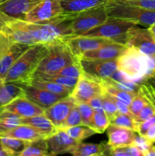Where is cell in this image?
<instances>
[{
	"mask_svg": "<svg viewBox=\"0 0 155 156\" xmlns=\"http://www.w3.org/2000/svg\"><path fill=\"white\" fill-rule=\"evenodd\" d=\"M117 69L139 84L155 80V59L133 47H128L117 58Z\"/></svg>",
	"mask_w": 155,
	"mask_h": 156,
	"instance_id": "cell-1",
	"label": "cell"
},
{
	"mask_svg": "<svg viewBox=\"0 0 155 156\" xmlns=\"http://www.w3.org/2000/svg\"><path fill=\"white\" fill-rule=\"evenodd\" d=\"M48 50L49 43L30 45L9 69L4 83H27L36 73L40 62L45 57Z\"/></svg>",
	"mask_w": 155,
	"mask_h": 156,
	"instance_id": "cell-2",
	"label": "cell"
},
{
	"mask_svg": "<svg viewBox=\"0 0 155 156\" xmlns=\"http://www.w3.org/2000/svg\"><path fill=\"white\" fill-rule=\"evenodd\" d=\"M78 61L62 39L49 43V50L35 73L55 74L63 67ZM34 73V74H35Z\"/></svg>",
	"mask_w": 155,
	"mask_h": 156,
	"instance_id": "cell-3",
	"label": "cell"
},
{
	"mask_svg": "<svg viewBox=\"0 0 155 156\" xmlns=\"http://www.w3.org/2000/svg\"><path fill=\"white\" fill-rule=\"evenodd\" d=\"M108 17L132 21L138 25L149 27L155 24V12L138 6L111 0L105 4Z\"/></svg>",
	"mask_w": 155,
	"mask_h": 156,
	"instance_id": "cell-4",
	"label": "cell"
},
{
	"mask_svg": "<svg viewBox=\"0 0 155 156\" xmlns=\"http://www.w3.org/2000/svg\"><path fill=\"white\" fill-rule=\"evenodd\" d=\"M137 25L138 24L127 20L108 17L106 21L103 24L78 36L106 38L112 40L115 43L126 45L128 31Z\"/></svg>",
	"mask_w": 155,
	"mask_h": 156,
	"instance_id": "cell-5",
	"label": "cell"
},
{
	"mask_svg": "<svg viewBox=\"0 0 155 156\" xmlns=\"http://www.w3.org/2000/svg\"><path fill=\"white\" fill-rule=\"evenodd\" d=\"M107 18L108 15L105 5L77 14L69 21L65 37L81 34L84 32L103 24Z\"/></svg>",
	"mask_w": 155,
	"mask_h": 156,
	"instance_id": "cell-6",
	"label": "cell"
},
{
	"mask_svg": "<svg viewBox=\"0 0 155 156\" xmlns=\"http://www.w3.org/2000/svg\"><path fill=\"white\" fill-rule=\"evenodd\" d=\"M0 35L12 43L33 44H37L27 27V21L9 16L0 12Z\"/></svg>",
	"mask_w": 155,
	"mask_h": 156,
	"instance_id": "cell-7",
	"label": "cell"
},
{
	"mask_svg": "<svg viewBox=\"0 0 155 156\" xmlns=\"http://www.w3.org/2000/svg\"><path fill=\"white\" fill-rule=\"evenodd\" d=\"M63 14L61 0H42L25 15L24 20L31 23H50Z\"/></svg>",
	"mask_w": 155,
	"mask_h": 156,
	"instance_id": "cell-8",
	"label": "cell"
},
{
	"mask_svg": "<svg viewBox=\"0 0 155 156\" xmlns=\"http://www.w3.org/2000/svg\"><path fill=\"white\" fill-rule=\"evenodd\" d=\"M126 45L135 47L155 59V40L148 27L141 28L137 25L130 29L127 33Z\"/></svg>",
	"mask_w": 155,
	"mask_h": 156,
	"instance_id": "cell-9",
	"label": "cell"
},
{
	"mask_svg": "<svg viewBox=\"0 0 155 156\" xmlns=\"http://www.w3.org/2000/svg\"><path fill=\"white\" fill-rule=\"evenodd\" d=\"M103 93V88L100 82L83 73L70 95L76 103H88L90 99Z\"/></svg>",
	"mask_w": 155,
	"mask_h": 156,
	"instance_id": "cell-10",
	"label": "cell"
},
{
	"mask_svg": "<svg viewBox=\"0 0 155 156\" xmlns=\"http://www.w3.org/2000/svg\"><path fill=\"white\" fill-rule=\"evenodd\" d=\"M75 58L89 50H95L106 44L114 42L110 39L86 36H66L62 38Z\"/></svg>",
	"mask_w": 155,
	"mask_h": 156,
	"instance_id": "cell-11",
	"label": "cell"
},
{
	"mask_svg": "<svg viewBox=\"0 0 155 156\" xmlns=\"http://www.w3.org/2000/svg\"><path fill=\"white\" fill-rule=\"evenodd\" d=\"M85 74L95 79H108L117 69V59H78Z\"/></svg>",
	"mask_w": 155,
	"mask_h": 156,
	"instance_id": "cell-12",
	"label": "cell"
},
{
	"mask_svg": "<svg viewBox=\"0 0 155 156\" xmlns=\"http://www.w3.org/2000/svg\"><path fill=\"white\" fill-rule=\"evenodd\" d=\"M0 111L12 113L24 118L43 114L44 109L28 98L24 93L7 105L0 108Z\"/></svg>",
	"mask_w": 155,
	"mask_h": 156,
	"instance_id": "cell-13",
	"label": "cell"
},
{
	"mask_svg": "<svg viewBox=\"0 0 155 156\" xmlns=\"http://www.w3.org/2000/svg\"><path fill=\"white\" fill-rule=\"evenodd\" d=\"M50 155L71 153L81 142L70 136L65 130L59 129L56 133L46 138Z\"/></svg>",
	"mask_w": 155,
	"mask_h": 156,
	"instance_id": "cell-14",
	"label": "cell"
},
{
	"mask_svg": "<svg viewBox=\"0 0 155 156\" xmlns=\"http://www.w3.org/2000/svg\"><path fill=\"white\" fill-rule=\"evenodd\" d=\"M30 46L19 43H11L7 47L0 51V80L4 82L9 69Z\"/></svg>",
	"mask_w": 155,
	"mask_h": 156,
	"instance_id": "cell-15",
	"label": "cell"
},
{
	"mask_svg": "<svg viewBox=\"0 0 155 156\" xmlns=\"http://www.w3.org/2000/svg\"><path fill=\"white\" fill-rule=\"evenodd\" d=\"M76 105L77 103L74 99L69 94L44 110V114L59 129L70 111Z\"/></svg>",
	"mask_w": 155,
	"mask_h": 156,
	"instance_id": "cell-16",
	"label": "cell"
},
{
	"mask_svg": "<svg viewBox=\"0 0 155 156\" xmlns=\"http://www.w3.org/2000/svg\"><path fill=\"white\" fill-rule=\"evenodd\" d=\"M23 88L24 93L28 98L43 108L44 110L48 108L56 101L66 96L59 95L55 93L50 92L46 90L38 88L31 85L25 83H17Z\"/></svg>",
	"mask_w": 155,
	"mask_h": 156,
	"instance_id": "cell-17",
	"label": "cell"
},
{
	"mask_svg": "<svg viewBox=\"0 0 155 156\" xmlns=\"http://www.w3.org/2000/svg\"><path fill=\"white\" fill-rule=\"evenodd\" d=\"M127 47L125 44L115 42L109 43L95 50L85 52L78 59H115L124 53Z\"/></svg>",
	"mask_w": 155,
	"mask_h": 156,
	"instance_id": "cell-18",
	"label": "cell"
},
{
	"mask_svg": "<svg viewBox=\"0 0 155 156\" xmlns=\"http://www.w3.org/2000/svg\"><path fill=\"white\" fill-rule=\"evenodd\" d=\"M106 130L109 138L107 144L112 148L132 145L136 136V132L132 129L112 124H109Z\"/></svg>",
	"mask_w": 155,
	"mask_h": 156,
	"instance_id": "cell-19",
	"label": "cell"
},
{
	"mask_svg": "<svg viewBox=\"0 0 155 156\" xmlns=\"http://www.w3.org/2000/svg\"><path fill=\"white\" fill-rule=\"evenodd\" d=\"M42 0H9L0 5V12L9 16L24 19L25 15Z\"/></svg>",
	"mask_w": 155,
	"mask_h": 156,
	"instance_id": "cell-20",
	"label": "cell"
},
{
	"mask_svg": "<svg viewBox=\"0 0 155 156\" xmlns=\"http://www.w3.org/2000/svg\"><path fill=\"white\" fill-rule=\"evenodd\" d=\"M111 0H61L63 14L77 15L84 11L103 5Z\"/></svg>",
	"mask_w": 155,
	"mask_h": 156,
	"instance_id": "cell-21",
	"label": "cell"
},
{
	"mask_svg": "<svg viewBox=\"0 0 155 156\" xmlns=\"http://www.w3.org/2000/svg\"><path fill=\"white\" fill-rule=\"evenodd\" d=\"M21 123L30 125L42 133L46 138L56 133L58 128L52 123L51 120L43 114L21 119Z\"/></svg>",
	"mask_w": 155,
	"mask_h": 156,
	"instance_id": "cell-22",
	"label": "cell"
},
{
	"mask_svg": "<svg viewBox=\"0 0 155 156\" xmlns=\"http://www.w3.org/2000/svg\"><path fill=\"white\" fill-rule=\"evenodd\" d=\"M1 137H12L27 142H31L40 138H46L38 129H35L30 125L24 124V123H21L16 127L13 128L9 132L3 134Z\"/></svg>",
	"mask_w": 155,
	"mask_h": 156,
	"instance_id": "cell-23",
	"label": "cell"
},
{
	"mask_svg": "<svg viewBox=\"0 0 155 156\" xmlns=\"http://www.w3.org/2000/svg\"><path fill=\"white\" fill-rule=\"evenodd\" d=\"M108 144L79 143L70 154L74 156H100L108 155Z\"/></svg>",
	"mask_w": 155,
	"mask_h": 156,
	"instance_id": "cell-24",
	"label": "cell"
},
{
	"mask_svg": "<svg viewBox=\"0 0 155 156\" xmlns=\"http://www.w3.org/2000/svg\"><path fill=\"white\" fill-rule=\"evenodd\" d=\"M25 84H29V85H31L38 88L46 90V91H50V92L55 93V94L62 96L69 95V94H71V91H72V90L69 89V88H67L60 85H58L55 82L44 80V79L36 77L35 76H33L31 79L27 83Z\"/></svg>",
	"mask_w": 155,
	"mask_h": 156,
	"instance_id": "cell-25",
	"label": "cell"
},
{
	"mask_svg": "<svg viewBox=\"0 0 155 156\" xmlns=\"http://www.w3.org/2000/svg\"><path fill=\"white\" fill-rule=\"evenodd\" d=\"M24 94V90L15 82L2 83L0 85V108Z\"/></svg>",
	"mask_w": 155,
	"mask_h": 156,
	"instance_id": "cell-26",
	"label": "cell"
},
{
	"mask_svg": "<svg viewBox=\"0 0 155 156\" xmlns=\"http://www.w3.org/2000/svg\"><path fill=\"white\" fill-rule=\"evenodd\" d=\"M50 155L46 138H40L28 142L27 146L20 156H48Z\"/></svg>",
	"mask_w": 155,
	"mask_h": 156,
	"instance_id": "cell-27",
	"label": "cell"
},
{
	"mask_svg": "<svg viewBox=\"0 0 155 156\" xmlns=\"http://www.w3.org/2000/svg\"><path fill=\"white\" fill-rule=\"evenodd\" d=\"M94 79H95V78H94ZM97 79L100 82V83L101 84L102 87H103V91H106V93H108V94H110V95L116 98L117 99L120 100L121 101L124 102V103L126 104L128 106L130 105L132 99L134 98V97H135L137 94V93L129 92V91H123V90L119 89V88L109 85V84L108 83V82H106L104 79Z\"/></svg>",
	"mask_w": 155,
	"mask_h": 156,
	"instance_id": "cell-28",
	"label": "cell"
},
{
	"mask_svg": "<svg viewBox=\"0 0 155 156\" xmlns=\"http://www.w3.org/2000/svg\"><path fill=\"white\" fill-rule=\"evenodd\" d=\"M33 76L44 79V80L55 82V83L58 84V85H60L62 86L65 87V88H69L71 90L74 89L78 81V79H76V78L67 77V76H63L56 74L49 75L43 74V73H35Z\"/></svg>",
	"mask_w": 155,
	"mask_h": 156,
	"instance_id": "cell-29",
	"label": "cell"
},
{
	"mask_svg": "<svg viewBox=\"0 0 155 156\" xmlns=\"http://www.w3.org/2000/svg\"><path fill=\"white\" fill-rule=\"evenodd\" d=\"M63 130H65L70 136L78 142H82L88 137L97 133L95 129L88 126H85V125L71 126V127H68L63 129Z\"/></svg>",
	"mask_w": 155,
	"mask_h": 156,
	"instance_id": "cell-30",
	"label": "cell"
},
{
	"mask_svg": "<svg viewBox=\"0 0 155 156\" xmlns=\"http://www.w3.org/2000/svg\"><path fill=\"white\" fill-rule=\"evenodd\" d=\"M0 143L13 153L14 156H20L28 142L12 137H1Z\"/></svg>",
	"mask_w": 155,
	"mask_h": 156,
	"instance_id": "cell-31",
	"label": "cell"
},
{
	"mask_svg": "<svg viewBox=\"0 0 155 156\" xmlns=\"http://www.w3.org/2000/svg\"><path fill=\"white\" fill-rule=\"evenodd\" d=\"M110 124L131 129L136 133L138 126V123L135 121L133 117L121 113H118L116 115L110 119Z\"/></svg>",
	"mask_w": 155,
	"mask_h": 156,
	"instance_id": "cell-32",
	"label": "cell"
},
{
	"mask_svg": "<svg viewBox=\"0 0 155 156\" xmlns=\"http://www.w3.org/2000/svg\"><path fill=\"white\" fill-rule=\"evenodd\" d=\"M110 124V119L105 111H94L91 128L97 133H103Z\"/></svg>",
	"mask_w": 155,
	"mask_h": 156,
	"instance_id": "cell-33",
	"label": "cell"
},
{
	"mask_svg": "<svg viewBox=\"0 0 155 156\" xmlns=\"http://www.w3.org/2000/svg\"><path fill=\"white\" fill-rule=\"evenodd\" d=\"M108 155L112 156H143L142 152L134 144L121 147H109Z\"/></svg>",
	"mask_w": 155,
	"mask_h": 156,
	"instance_id": "cell-34",
	"label": "cell"
},
{
	"mask_svg": "<svg viewBox=\"0 0 155 156\" xmlns=\"http://www.w3.org/2000/svg\"><path fill=\"white\" fill-rule=\"evenodd\" d=\"M104 80L106 82L109 84V85H112V86L115 87V88H119V89L123 90V91H129V92H133V93H138L140 89V85L141 84L138 83L136 82H134L132 80H126V81H122V82H116V81H113L110 79H104Z\"/></svg>",
	"mask_w": 155,
	"mask_h": 156,
	"instance_id": "cell-35",
	"label": "cell"
},
{
	"mask_svg": "<svg viewBox=\"0 0 155 156\" xmlns=\"http://www.w3.org/2000/svg\"><path fill=\"white\" fill-rule=\"evenodd\" d=\"M79 125H83V122H82L81 116L80 111H79L77 105L71 109L68 115L65 118V121L63 122L59 129H65L68 127H71V126H79Z\"/></svg>",
	"mask_w": 155,
	"mask_h": 156,
	"instance_id": "cell-36",
	"label": "cell"
},
{
	"mask_svg": "<svg viewBox=\"0 0 155 156\" xmlns=\"http://www.w3.org/2000/svg\"><path fill=\"white\" fill-rule=\"evenodd\" d=\"M83 70H82L80 64H79L78 59V61H76V62L69 64V65L61 69L59 71H58L55 74L67 76V77L79 79L81 76V75L83 74Z\"/></svg>",
	"mask_w": 155,
	"mask_h": 156,
	"instance_id": "cell-37",
	"label": "cell"
},
{
	"mask_svg": "<svg viewBox=\"0 0 155 156\" xmlns=\"http://www.w3.org/2000/svg\"><path fill=\"white\" fill-rule=\"evenodd\" d=\"M101 99L105 113L109 117V119H112L114 116H115L119 113L113 98L110 94L103 91V93L101 94Z\"/></svg>",
	"mask_w": 155,
	"mask_h": 156,
	"instance_id": "cell-38",
	"label": "cell"
},
{
	"mask_svg": "<svg viewBox=\"0 0 155 156\" xmlns=\"http://www.w3.org/2000/svg\"><path fill=\"white\" fill-rule=\"evenodd\" d=\"M148 103H150V102L146 98L145 96L143 95L140 91H138L136 95L132 99L130 105L129 106L130 112L133 115L134 118L138 115V113L141 111V110Z\"/></svg>",
	"mask_w": 155,
	"mask_h": 156,
	"instance_id": "cell-39",
	"label": "cell"
},
{
	"mask_svg": "<svg viewBox=\"0 0 155 156\" xmlns=\"http://www.w3.org/2000/svg\"><path fill=\"white\" fill-rule=\"evenodd\" d=\"M77 107L80 111L83 125L91 127L94 113V110L88 103H77Z\"/></svg>",
	"mask_w": 155,
	"mask_h": 156,
	"instance_id": "cell-40",
	"label": "cell"
},
{
	"mask_svg": "<svg viewBox=\"0 0 155 156\" xmlns=\"http://www.w3.org/2000/svg\"><path fill=\"white\" fill-rule=\"evenodd\" d=\"M114 1L138 6L142 9L155 12V0H114Z\"/></svg>",
	"mask_w": 155,
	"mask_h": 156,
	"instance_id": "cell-41",
	"label": "cell"
},
{
	"mask_svg": "<svg viewBox=\"0 0 155 156\" xmlns=\"http://www.w3.org/2000/svg\"><path fill=\"white\" fill-rule=\"evenodd\" d=\"M153 115H155V108L151 104L148 103L141 110L138 115L135 117V120L139 124L141 122L150 118Z\"/></svg>",
	"mask_w": 155,
	"mask_h": 156,
	"instance_id": "cell-42",
	"label": "cell"
},
{
	"mask_svg": "<svg viewBox=\"0 0 155 156\" xmlns=\"http://www.w3.org/2000/svg\"><path fill=\"white\" fill-rule=\"evenodd\" d=\"M132 144L135 145V146L138 148L140 149L141 152H142L143 156H144V153L147 151V149L150 147V146L153 145V143H150L147 139H146L144 136H141L139 134H138L135 136V140Z\"/></svg>",
	"mask_w": 155,
	"mask_h": 156,
	"instance_id": "cell-43",
	"label": "cell"
},
{
	"mask_svg": "<svg viewBox=\"0 0 155 156\" xmlns=\"http://www.w3.org/2000/svg\"><path fill=\"white\" fill-rule=\"evenodd\" d=\"M154 123H155V115L152 116V117H150V118L141 122V123L138 124V130H137L138 134H139V135L141 136L145 135L147 129H148L149 128H150Z\"/></svg>",
	"mask_w": 155,
	"mask_h": 156,
	"instance_id": "cell-44",
	"label": "cell"
},
{
	"mask_svg": "<svg viewBox=\"0 0 155 156\" xmlns=\"http://www.w3.org/2000/svg\"><path fill=\"white\" fill-rule=\"evenodd\" d=\"M88 103L92 108L94 111H104L103 107V103H102L101 95L96 96V97L92 98L91 99H90V101Z\"/></svg>",
	"mask_w": 155,
	"mask_h": 156,
	"instance_id": "cell-45",
	"label": "cell"
},
{
	"mask_svg": "<svg viewBox=\"0 0 155 156\" xmlns=\"http://www.w3.org/2000/svg\"><path fill=\"white\" fill-rule=\"evenodd\" d=\"M112 98H113V101L114 102H115V105H116L119 113H121V114H128V115H130L132 116V117H133L132 113L130 112V110H129V106H128L126 104H125L124 102L121 101L117 99L116 98L113 97V96H112Z\"/></svg>",
	"mask_w": 155,
	"mask_h": 156,
	"instance_id": "cell-46",
	"label": "cell"
},
{
	"mask_svg": "<svg viewBox=\"0 0 155 156\" xmlns=\"http://www.w3.org/2000/svg\"><path fill=\"white\" fill-rule=\"evenodd\" d=\"M144 136L153 144L155 143V123L147 129Z\"/></svg>",
	"mask_w": 155,
	"mask_h": 156,
	"instance_id": "cell-47",
	"label": "cell"
},
{
	"mask_svg": "<svg viewBox=\"0 0 155 156\" xmlns=\"http://www.w3.org/2000/svg\"><path fill=\"white\" fill-rule=\"evenodd\" d=\"M0 156H14L13 153L0 143Z\"/></svg>",
	"mask_w": 155,
	"mask_h": 156,
	"instance_id": "cell-48",
	"label": "cell"
},
{
	"mask_svg": "<svg viewBox=\"0 0 155 156\" xmlns=\"http://www.w3.org/2000/svg\"><path fill=\"white\" fill-rule=\"evenodd\" d=\"M11 43L12 42L9 41L7 39H5L4 37H2L0 35V51H2L3 49H5V47H7L8 46L11 44Z\"/></svg>",
	"mask_w": 155,
	"mask_h": 156,
	"instance_id": "cell-49",
	"label": "cell"
},
{
	"mask_svg": "<svg viewBox=\"0 0 155 156\" xmlns=\"http://www.w3.org/2000/svg\"><path fill=\"white\" fill-rule=\"evenodd\" d=\"M144 156H155V146L152 145L144 153Z\"/></svg>",
	"mask_w": 155,
	"mask_h": 156,
	"instance_id": "cell-50",
	"label": "cell"
},
{
	"mask_svg": "<svg viewBox=\"0 0 155 156\" xmlns=\"http://www.w3.org/2000/svg\"><path fill=\"white\" fill-rule=\"evenodd\" d=\"M148 29L150 30V33L152 34V35H153V38H154V40H155V24H153V25H151L150 27H149Z\"/></svg>",
	"mask_w": 155,
	"mask_h": 156,
	"instance_id": "cell-51",
	"label": "cell"
},
{
	"mask_svg": "<svg viewBox=\"0 0 155 156\" xmlns=\"http://www.w3.org/2000/svg\"><path fill=\"white\" fill-rule=\"evenodd\" d=\"M7 1H9V0H0V5L2 4V3H4V2H7Z\"/></svg>",
	"mask_w": 155,
	"mask_h": 156,
	"instance_id": "cell-52",
	"label": "cell"
},
{
	"mask_svg": "<svg viewBox=\"0 0 155 156\" xmlns=\"http://www.w3.org/2000/svg\"><path fill=\"white\" fill-rule=\"evenodd\" d=\"M2 83H4V82H3L2 81H1V80H0V85H1L2 84Z\"/></svg>",
	"mask_w": 155,
	"mask_h": 156,
	"instance_id": "cell-53",
	"label": "cell"
}]
</instances>
